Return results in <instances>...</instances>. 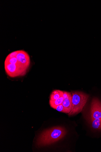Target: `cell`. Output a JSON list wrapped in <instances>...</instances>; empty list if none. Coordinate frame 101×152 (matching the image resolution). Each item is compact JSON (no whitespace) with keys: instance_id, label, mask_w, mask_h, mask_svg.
Returning <instances> with one entry per match:
<instances>
[{"instance_id":"7a4b0ae2","label":"cell","mask_w":101,"mask_h":152,"mask_svg":"<svg viewBox=\"0 0 101 152\" xmlns=\"http://www.w3.org/2000/svg\"><path fill=\"white\" fill-rule=\"evenodd\" d=\"M66 133L65 129L61 127H55L45 130L38 137L36 145L41 147L51 145L62 139Z\"/></svg>"},{"instance_id":"277c9868","label":"cell","mask_w":101,"mask_h":152,"mask_svg":"<svg viewBox=\"0 0 101 152\" xmlns=\"http://www.w3.org/2000/svg\"><path fill=\"white\" fill-rule=\"evenodd\" d=\"M91 120L101 119V102L97 98H94L91 108Z\"/></svg>"},{"instance_id":"6da1fadb","label":"cell","mask_w":101,"mask_h":152,"mask_svg":"<svg viewBox=\"0 0 101 152\" xmlns=\"http://www.w3.org/2000/svg\"><path fill=\"white\" fill-rule=\"evenodd\" d=\"M30 64L28 53L23 50H18L8 55L4 62L5 69L10 77L23 76L26 74Z\"/></svg>"},{"instance_id":"ba28073f","label":"cell","mask_w":101,"mask_h":152,"mask_svg":"<svg viewBox=\"0 0 101 152\" xmlns=\"http://www.w3.org/2000/svg\"><path fill=\"white\" fill-rule=\"evenodd\" d=\"M91 124L93 129L100 130L101 129V119L91 120Z\"/></svg>"},{"instance_id":"8992f818","label":"cell","mask_w":101,"mask_h":152,"mask_svg":"<svg viewBox=\"0 0 101 152\" xmlns=\"http://www.w3.org/2000/svg\"><path fill=\"white\" fill-rule=\"evenodd\" d=\"M64 94V92L60 90H55L52 92L50 96V100L55 101L60 98Z\"/></svg>"},{"instance_id":"52a82bcc","label":"cell","mask_w":101,"mask_h":152,"mask_svg":"<svg viewBox=\"0 0 101 152\" xmlns=\"http://www.w3.org/2000/svg\"><path fill=\"white\" fill-rule=\"evenodd\" d=\"M64 100V98L63 95L58 99L55 101L49 100L50 105L52 108L55 109L57 106L61 104H62Z\"/></svg>"},{"instance_id":"9c48e42d","label":"cell","mask_w":101,"mask_h":152,"mask_svg":"<svg viewBox=\"0 0 101 152\" xmlns=\"http://www.w3.org/2000/svg\"><path fill=\"white\" fill-rule=\"evenodd\" d=\"M55 109L60 112L64 113H66L65 108L62 104L57 106Z\"/></svg>"},{"instance_id":"5b68a950","label":"cell","mask_w":101,"mask_h":152,"mask_svg":"<svg viewBox=\"0 0 101 152\" xmlns=\"http://www.w3.org/2000/svg\"><path fill=\"white\" fill-rule=\"evenodd\" d=\"M63 92L64 100L62 104L65 108V113L68 114L70 112L71 108L72 94L70 93L67 91Z\"/></svg>"},{"instance_id":"3957f363","label":"cell","mask_w":101,"mask_h":152,"mask_svg":"<svg viewBox=\"0 0 101 152\" xmlns=\"http://www.w3.org/2000/svg\"><path fill=\"white\" fill-rule=\"evenodd\" d=\"M72 99L71 108L69 116L80 113L86 104L89 96L82 92L79 91L71 92Z\"/></svg>"}]
</instances>
